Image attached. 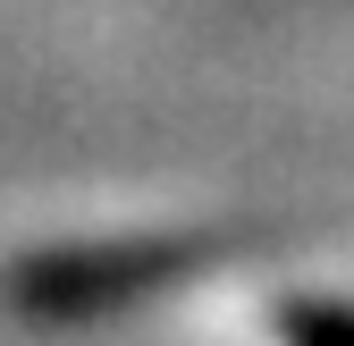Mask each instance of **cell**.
I'll list each match as a JSON object with an SVG mask.
<instances>
[{
    "label": "cell",
    "mask_w": 354,
    "mask_h": 346,
    "mask_svg": "<svg viewBox=\"0 0 354 346\" xmlns=\"http://www.w3.org/2000/svg\"><path fill=\"white\" fill-rule=\"evenodd\" d=\"M253 237H203V228H169V237H84V245H34L0 271V304L34 329H93L136 304L194 287L203 271L236 262Z\"/></svg>",
    "instance_id": "cell-1"
},
{
    "label": "cell",
    "mask_w": 354,
    "mask_h": 346,
    "mask_svg": "<svg viewBox=\"0 0 354 346\" xmlns=\"http://www.w3.org/2000/svg\"><path fill=\"white\" fill-rule=\"evenodd\" d=\"M279 338L287 346H354V304H329V295L279 304Z\"/></svg>",
    "instance_id": "cell-2"
}]
</instances>
